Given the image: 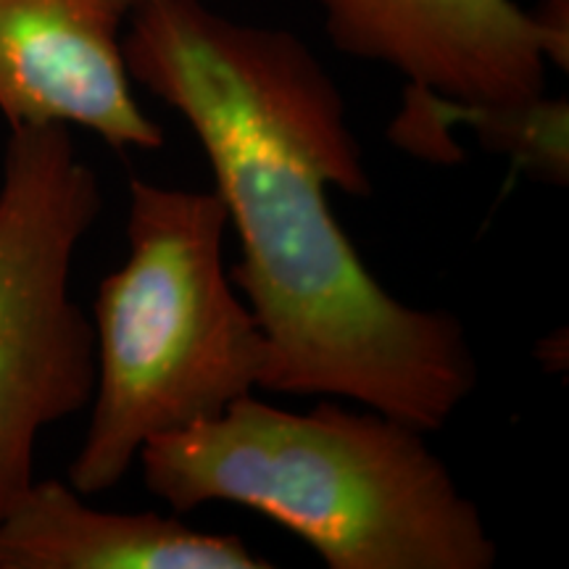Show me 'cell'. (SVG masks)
<instances>
[{"label":"cell","mask_w":569,"mask_h":569,"mask_svg":"<svg viewBox=\"0 0 569 569\" xmlns=\"http://www.w3.org/2000/svg\"><path fill=\"white\" fill-rule=\"evenodd\" d=\"M322 401L298 415L238 398L142 446L148 490L188 515L238 503L290 530L330 569H490L496 540L427 432Z\"/></svg>","instance_id":"7a4b0ae2"},{"label":"cell","mask_w":569,"mask_h":569,"mask_svg":"<svg viewBox=\"0 0 569 569\" xmlns=\"http://www.w3.org/2000/svg\"><path fill=\"white\" fill-rule=\"evenodd\" d=\"M142 0H0V117L63 124L119 151H156L163 130L140 109L124 32Z\"/></svg>","instance_id":"8992f818"},{"label":"cell","mask_w":569,"mask_h":569,"mask_svg":"<svg viewBox=\"0 0 569 569\" xmlns=\"http://www.w3.org/2000/svg\"><path fill=\"white\" fill-rule=\"evenodd\" d=\"M234 532L180 515L101 511L61 480H34L0 519V569H267Z\"/></svg>","instance_id":"52a82bcc"},{"label":"cell","mask_w":569,"mask_h":569,"mask_svg":"<svg viewBox=\"0 0 569 569\" xmlns=\"http://www.w3.org/2000/svg\"><path fill=\"white\" fill-rule=\"evenodd\" d=\"M227 209L213 190L130 182L127 261L92 306L96 390L69 486L124 480L142 446L267 390L272 346L224 269Z\"/></svg>","instance_id":"3957f363"},{"label":"cell","mask_w":569,"mask_h":569,"mask_svg":"<svg viewBox=\"0 0 569 569\" xmlns=\"http://www.w3.org/2000/svg\"><path fill=\"white\" fill-rule=\"evenodd\" d=\"M124 59L134 88L180 113L209 159L240 240L232 284L272 346L269 393L446 427L478 388V359L451 311L398 301L340 227L330 188L365 198L372 177L315 51L206 0H142Z\"/></svg>","instance_id":"6da1fadb"},{"label":"cell","mask_w":569,"mask_h":569,"mask_svg":"<svg viewBox=\"0 0 569 569\" xmlns=\"http://www.w3.org/2000/svg\"><path fill=\"white\" fill-rule=\"evenodd\" d=\"M425 101L446 132H451L453 124L469 127L486 151L507 156L530 180L569 182L567 98L540 96L509 106H469L425 92Z\"/></svg>","instance_id":"ba28073f"},{"label":"cell","mask_w":569,"mask_h":569,"mask_svg":"<svg viewBox=\"0 0 569 569\" xmlns=\"http://www.w3.org/2000/svg\"><path fill=\"white\" fill-rule=\"evenodd\" d=\"M340 53L382 63L453 103L509 106L546 96L549 63L567 71V0H317Z\"/></svg>","instance_id":"5b68a950"},{"label":"cell","mask_w":569,"mask_h":569,"mask_svg":"<svg viewBox=\"0 0 569 569\" xmlns=\"http://www.w3.org/2000/svg\"><path fill=\"white\" fill-rule=\"evenodd\" d=\"M103 209L69 127H9L0 182V519L34 482L46 427L90 407L96 330L69 280Z\"/></svg>","instance_id":"277c9868"}]
</instances>
